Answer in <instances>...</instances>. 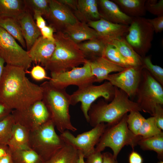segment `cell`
Returning <instances> with one entry per match:
<instances>
[{
  "instance_id": "cell-37",
  "label": "cell",
  "mask_w": 163,
  "mask_h": 163,
  "mask_svg": "<svg viewBox=\"0 0 163 163\" xmlns=\"http://www.w3.org/2000/svg\"><path fill=\"white\" fill-rule=\"evenodd\" d=\"M139 111L134 110L130 111L127 114L126 122L128 128L134 134L137 135L145 118Z\"/></svg>"
},
{
  "instance_id": "cell-50",
  "label": "cell",
  "mask_w": 163,
  "mask_h": 163,
  "mask_svg": "<svg viewBox=\"0 0 163 163\" xmlns=\"http://www.w3.org/2000/svg\"><path fill=\"white\" fill-rule=\"evenodd\" d=\"M11 153L0 157V163H14Z\"/></svg>"
},
{
  "instance_id": "cell-46",
  "label": "cell",
  "mask_w": 163,
  "mask_h": 163,
  "mask_svg": "<svg viewBox=\"0 0 163 163\" xmlns=\"http://www.w3.org/2000/svg\"><path fill=\"white\" fill-rule=\"evenodd\" d=\"M33 19L36 20V24L37 27L40 30L46 26V22L40 14H33Z\"/></svg>"
},
{
  "instance_id": "cell-13",
  "label": "cell",
  "mask_w": 163,
  "mask_h": 163,
  "mask_svg": "<svg viewBox=\"0 0 163 163\" xmlns=\"http://www.w3.org/2000/svg\"><path fill=\"white\" fill-rule=\"evenodd\" d=\"M11 113L15 123L30 132L37 129L50 119L49 112L42 101H37L23 110H13Z\"/></svg>"
},
{
  "instance_id": "cell-48",
  "label": "cell",
  "mask_w": 163,
  "mask_h": 163,
  "mask_svg": "<svg viewBox=\"0 0 163 163\" xmlns=\"http://www.w3.org/2000/svg\"><path fill=\"white\" fill-rule=\"evenodd\" d=\"M12 111L0 102V120L11 114Z\"/></svg>"
},
{
  "instance_id": "cell-5",
  "label": "cell",
  "mask_w": 163,
  "mask_h": 163,
  "mask_svg": "<svg viewBox=\"0 0 163 163\" xmlns=\"http://www.w3.org/2000/svg\"><path fill=\"white\" fill-rule=\"evenodd\" d=\"M127 113L117 122L113 124H107V126L95 147V151L101 152L106 147L110 148L116 159L122 149L129 145L132 149L137 145L142 137L133 133L128 127Z\"/></svg>"
},
{
  "instance_id": "cell-17",
  "label": "cell",
  "mask_w": 163,
  "mask_h": 163,
  "mask_svg": "<svg viewBox=\"0 0 163 163\" xmlns=\"http://www.w3.org/2000/svg\"><path fill=\"white\" fill-rule=\"evenodd\" d=\"M55 48V41L40 37L27 51L32 62L45 66L51 59Z\"/></svg>"
},
{
  "instance_id": "cell-41",
  "label": "cell",
  "mask_w": 163,
  "mask_h": 163,
  "mask_svg": "<svg viewBox=\"0 0 163 163\" xmlns=\"http://www.w3.org/2000/svg\"><path fill=\"white\" fill-rule=\"evenodd\" d=\"M153 27L154 32L161 33L163 30V16H158L153 19H147Z\"/></svg>"
},
{
  "instance_id": "cell-44",
  "label": "cell",
  "mask_w": 163,
  "mask_h": 163,
  "mask_svg": "<svg viewBox=\"0 0 163 163\" xmlns=\"http://www.w3.org/2000/svg\"><path fill=\"white\" fill-rule=\"evenodd\" d=\"M129 163H143L142 157L139 153L133 151L129 157Z\"/></svg>"
},
{
  "instance_id": "cell-42",
  "label": "cell",
  "mask_w": 163,
  "mask_h": 163,
  "mask_svg": "<svg viewBox=\"0 0 163 163\" xmlns=\"http://www.w3.org/2000/svg\"><path fill=\"white\" fill-rule=\"evenodd\" d=\"M85 163H102V154L101 152L95 151L87 158Z\"/></svg>"
},
{
  "instance_id": "cell-45",
  "label": "cell",
  "mask_w": 163,
  "mask_h": 163,
  "mask_svg": "<svg viewBox=\"0 0 163 163\" xmlns=\"http://www.w3.org/2000/svg\"><path fill=\"white\" fill-rule=\"evenodd\" d=\"M71 10H74L76 13L78 12L77 1L74 0H58Z\"/></svg>"
},
{
  "instance_id": "cell-26",
  "label": "cell",
  "mask_w": 163,
  "mask_h": 163,
  "mask_svg": "<svg viewBox=\"0 0 163 163\" xmlns=\"http://www.w3.org/2000/svg\"><path fill=\"white\" fill-rule=\"evenodd\" d=\"M78 17L89 22L98 20L101 18L99 12L98 1L79 0L77 1Z\"/></svg>"
},
{
  "instance_id": "cell-51",
  "label": "cell",
  "mask_w": 163,
  "mask_h": 163,
  "mask_svg": "<svg viewBox=\"0 0 163 163\" xmlns=\"http://www.w3.org/2000/svg\"><path fill=\"white\" fill-rule=\"evenodd\" d=\"M5 63L3 59L0 57V81L3 73Z\"/></svg>"
},
{
  "instance_id": "cell-40",
  "label": "cell",
  "mask_w": 163,
  "mask_h": 163,
  "mask_svg": "<svg viewBox=\"0 0 163 163\" xmlns=\"http://www.w3.org/2000/svg\"><path fill=\"white\" fill-rule=\"evenodd\" d=\"M156 120L157 125L161 130H163V108L162 105L157 104L155 106L153 116Z\"/></svg>"
},
{
  "instance_id": "cell-19",
  "label": "cell",
  "mask_w": 163,
  "mask_h": 163,
  "mask_svg": "<svg viewBox=\"0 0 163 163\" xmlns=\"http://www.w3.org/2000/svg\"><path fill=\"white\" fill-rule=\"evenodd\" d=\"M92 74L96 82L106 80L108 75L113 72H119L125 69L107 60L103 56L97 57L89 60Z\"/></svg>"
},
{
  "instance_id": "cell-3",
  "label": "cell",
  "mask_w": 163,
  "mask_h": 163,
  "mask_svg": "<svg viewBox=\"0 0 163 163\" xmlns=\"http://www.w3.org/2000/svg\"><path fill=\"white\" fill-rule=\"evenodd\" d=\"M43 89L42 100L49 112L50 119L61 133L66 130L75 132L77 129L72 124L69 112L70 95L65 89L52 86L48 82L41 85Z\"/></svg>"
},
{
  "instance_id": "cell-1",
  "label": "cell",
  "mask_w": 163,
  "mask_h": 163,
  "mask_svg": "<svg viewBox=\"0 0 163 163\" xmlns=\"http://www.w3.org/2000/svg\"><path fill=\"white\" fill-rule=\"evenodd\" d=\"M43 89L31 82L22 68L5 66L0 81V102L9 109L21 110L42 101Z\"/></svg>"
},
{
  "instance_id": "cell-43",
  "label": "cell",
  "mask_w": 163,
  "mask_h": 163,
  "mask_svg": "<svg viewBox=\"0 0 163 163\" xmlns=\"http://www.w3.org/2000/svg\"><path fill=\"white\" fill-rule=\"evenodd\" d=\"M41 36L44 38L55 41L53 32L54 29L50 26H46L40 29Z\"/></svg>"
},
{
  "instance_id": "cell-8",
  "label": "cell",
  "mask_w": 163,
  "mask_h": 163,
  "mask_svg": "<svg viewBox=\"0 0 163 163\" xmlns=\"http://www.w3.org/2000/svg\"><path fill=\"white\" fill-rule=\"evenodd\" d=\"M115 92V87L108 81L98 85L89 84L78 89L70 95V104L75 105L81 103V109L84 116L88 122V112L93 102L101 97L105 101H111Z\"/></svg>"
},
{
  "instance_id": "cell-53",
  "label": "cell",
  "mask_w": 163,
  "mask_h": 163,
  "mask_svg": "<svg viewBox=\"0 0 163 163\" xmlns=\"http://www.w3.org/2000/svg\"><path fill=\"white\" fill-rule=\"evenodd\" d=\"M157 163H163V161L162 160H160V161Z\"/></svg>"
},
{
  "instance_id": "cell-49",
  "label": "cell",
  "mask_w": 163,
  "mask_h": 163,
  "mask_svg": "<svg viewBox=\"0 0 163 163\" xmlns=\"http://www.w3.org/2000/svg\"><path fill=\"white\" fill-rule=\"evenodd\" d=\"M11 153V151L7 145H0V157Z\"/></svg>"
},
{
  "instance_id": "cell-23",
  "label": "cell",
  "mask_w": 163,
  "mask_h": 163,
  "mask_svg": "<svg viewBox=\"0 0 163 163\" xmlns=\"http://www.w3.org/2000/svg\"><path fill=\"white\" fill-rule=\"evenodd\" d=\"M30 132L25 127L15 123L7 144L11 151L31 149L29 144Z\"/></svg>"
},
{
  "instance_id": "cell-27",
  "label": "cell",
  "mask_w": 163,
  "mask_h": 163,
  "mask_svg": "<svg viewBox=\"0 0 163 163\" xmlns=\"http://www.w3.org/2000/svg\"><path fill=\"white\" fill-rule=\"evenodd\" d=\"M78 151L66 144L45 163H78Z\"/></svg>"
},
{
  "instance_id": "cell-18",
  "label": "cell",
  "mask_w": 163,
  "mask_h": 163,
  "mask_svg": "<svg viewBox=\"0 0 163 163\" xmlns=\"http://www.w3.org/2000/svg\"><path fill=\"white\" fill-rule=\"evenodd\" d=\"M98 7L101 18L113 23L129 26L133 18L122 12L112 0L98 1Z\"/></svg>"
},
{
  "instance_id": "cell-38",
  "label": "cell",
  "mask_w": 163,
  "mask_h": 163,
  "mask_svg": "<svg viewBox=\"0 0 163 163\" xmlns=\"http://www.w3.org/2000/svg\"><path fill=\"white\" fill-rule=\"evenodd\" d=\"M146 11L158 16H163V0H147L145 3Z\"/></svg>"
},
{
  "instance_id": "cell-7",
  "label": "cell",
  "mask_w": 163,
  "mask_h": 163,
  "mask_svg": "<svg viewBox=\"0 0 163 163\" xmlns=\"http://www.w3.org/2000/svg\"><path fill=\"white\" fill-rule=\"evenodd\" d=\"M135 96L136 97V102L142 111L153 116L156 105L163 104V86L143 68L141 79Z\"/></svg>"
},
{
  "instance_id": "cell-15",
  "label": "cell",
  "mask_w": 163,
  "mask_h": 163,
  "mask_svg": "<svg viewBox=\"0 0 163 163\" xmlns=\"http://www.w3.org/2000/svg\"><path fill=\"white\" fill-rule=\"evenodd\" d=\"M49 6L46 18L54 30L62 31L66 27L79 21L72 11L58 0H50Z\"/></svg>"
},
{
  "instance_id": "cell-2",
  "label": "cell",
  "mask_w": 163,
  "mask_h": 163,
  "mask_svg": "<svg viewBox=\"0 0 163 163\" xmlns=\"http://www.w3.org/2000/svg\"><path fill=\"white\" fill-rule=\"evenodd\" d=\"M115 88L114 95L110 103L101 100L91 105L88 112V123L91 126L105 122L113 124L131 111H142L137 104L131 100L126 93L116 87Z\"/></svg>"
},
{
  "instance_id": "cell-14",
  "label": "cell",
  "mask_w": 163,
  "mask_h": 163,
  "mask_svg": "<svg viewBox=\"0 0 163 163\" xmlns=\"http://www.w3.org/2000/svg\"><path fill=\"white\" fill-rule=\"evenodd\" d=\"M142 69V66L126 68L120 72L109 75L106 80L130 98L135 96L141 79Z\"/></svg>"
},
{
  "instance_id": "cell-16",
  "label": "cell",
  "mask_w": 163,
  "mask_h": 163,
  "mask_svg": "<svg viewBox=\"0 0 163 163\" xmlns=\"http://www.w3.org/2000/svg\"><path fill=\"white\" fill-rule=\"evenodd\" d=\"M87 24L96 31L98 38L105 43L124 37L127 34L129 27V25L113 23L103 18L89 21Z\"/></svg>"
},
{
  "instance_id": "cell-20",
  "label": "cell",
  "mask_w": 163,
  "mask_h": 163,
  "mask_svg": "<svg viewBox=\"0 0 163 163\" xmlns=\"http://www.w3.org/2000/svg\"><path fill=\"white\" fill-rule=\"evenodd\" d=\"M18 21L28 51L35 41L41 36L40 30L37 26L30 11L27 8Z\"/></svg>"
},
{
  "instance_id": "cell-6",
  "label": "cell",
  "mask_w": 163,
  "mask_h": 163,
  "mask_svg": "<svg viewBox=\"0 0 163 163\" xmlns=\"http://www.w3.org/2000/svg\"><path fill=\"white\" fill-rule=\"evenodd\" d=\"M65 144L60 135L56 133L55 127L50 119L37 129L30 132V147L45 162Z\"/></svg>"
},
{
  "instance_id": "cell-29",
  "label": "cell",
  "mask_w": 163,
  "mask_h": 163,
  "mask_svg": "<svg viewBox=\"0 0 163 163\" xmlns=\"http://www.w3.org/2000/svg\"><path fill=\"white\" fill-rule=\"evenodd\" d=\"M106 43L99 38L88 40L84 43H78V46L86 57L92 59L102 56Z\"/></svg>"
},
{
  "instance_id": "cell-10",
  "label": "cell",
  "mask_w": 163,
  "mask_h": 163,
  "mask_svg": "<svg viewBox=\"0 0 163 163\" xmlns=\"http://www.w3.org/2000/svg\"><path fill=\"white\" fill-rule=\"evenodd\" d=\"M0 57L6 65L23 68L25 71L31 67L32 62L27 51L15 39L0 27Z\"/></svg>"
},
{
  "instance_id": "cell-39",
  "label": "cell",
  "mask_w": 163,
  "mask_h": 163,
  "mask_svg": "<svg viewBox=\"0 0 163 163\" xmlns=\"http://www.w3.org/2000/svg\"><path fill=\"white\" fill-rule=\"evenodd\" d=\"M30 74L32 78L37 81H42L48 78L45 69L38 65L35 66L32 68Z\"/></svg>"
},
{
  "instance_id": "cell-25",
  "label": "cell",
  "mask_w": 163,
  "mask_h": 163,
  "mask_svg": "<svg viewBox=\"0 0 163 163\" xmlns=\"http://www.w3.org/2000/svg\"><path fill=\"white\" fill-rule=\"evenodd\" d=\"M125 14L132 18L145 15L146 0H113Z\"/></svg>"
},
{
  "instance_id": "cell-30",
  "label": "cell",
  "mask_w": 163,
  "mask_h": 163,
  "mask_svg": "<svg viewBox=\"0 0 163 163\" xmlns=\"http://www.w3.org/2000/svg\"><path fill=\"white\" fill-rule=\"evenodd\" d=\"M0 27L5 30L17 40L23 47H26V43L18 20L10 18H0Z\"/></svg>"
},
{
  "instance_id": "cell-32",
  "label": "cell",
  "mask_w": 163,
  "mask_h": 163,
  "mask_svg": "<svg viewBox=\"0 0 163 163\" xmlns=\"http://www.w3.org/2000/svg\"><path fill=\"white\" fill-rule=\"evenodd\" d=\"M162 132L158 126L155 117L151 116L145 119L137 135L145 139L158 135Z\"/></svg>"
},
{
  "instance_id": "cell-54",
  "label": "cell",
  "mask_w": 163,
  "mask_h": 163,
  "mask_svg": "<svg viewBox=\"0 0 163 163\" xmlns=\"http://www.w3.org/2000/svg\"><path fill=\"white\" fill-rule=\"evenodd\" d=\"M117 163H118V162H117Z\"/></svg>"
},
{
  "instance_id": "cell-33",
  "label": "cell",
  "mask_w": 163,
  "mask_h": 163,
  "mask_svg": "<svg viewBox=\"0 0 163 163\" xmlns=\"http://www.w3.org/2000/svg\"><path fill=\"white\" fill-rule=\"evenodd\" d=\"M102 56L111 62L124 68L131 67L114 45L106 43Z\"/></svg>"
},
{
  "instance_id": "cell-22",
  "label": "cell",
  "mask_w": 163,
  "mask_h": 163,
  "mask_svg": "<svg viewBox=\"0 0 163 163\" xmlns=\"http://www.w3.org/2000/svg\"><path fill=\"white\" fill-rule=\"evenodd\" d=\"M107 43L115 46L130 66H142V57L135 51L124 37L112 40Z\"/></svg>"
},
{
  "instance_id": "cell-9",
  "label": "cell",
  "mask_w": 163,
  "mask_h": 163,
  "mask_svg": "<svg viewBox=\"0 0 163 163\" xmlns=\"http://www.w3.org/2000/svg\"><path fill=\"white\" fill-rule=\"evenodd\" d=\"M154 33L147 19L143 17L133 18L125 38L142 57L145 56L151 48Z\"/></svg>"
},
{
  "instance_id": "cell-31",
  "label": "cell",
  "mask_w": 163,
  "mask_h": 163,
  "mask_svg": "<svg viewBox=\"0 0 163 163\" xmlns=\"http://www.w3.org/2000/svg\"><path fill=\"white\" fill-rule=\"evenodd\" d=\"M11 151L14 163H45L41 157L31 149Z\"/></svg>"
},
{
  "instance_id": "cell-34",
  "label": "cell",
  "mask_w": 163,
  "mask_h": 163,
  "mask_svg": "<svg viewBox=\"0 0 163 163\" xmlns=\"http://www.w3.org/2000/svg\"><path fill=\"white\" fill-rule=\"evenodd\" d=\"M14 124L11 113L0 120V145H7Z\"/></svg>"
},
{
  "instance_id": "cell-11",
  "label": "cell",
  "mask_w": 163,
  "mask_h": 163,
  "mask_svg": "<svg viewBox=\"0 0 163 163\" xmlns=\"http://www.w3.org/2000/svg\"><path fill=\"white\" fill-rule=\"evenodd\" d=\"M49 82L55 88L65 89L71 85L81 87L96 82V80L91 74L89 61L88 60L81 67H75L64 72H51Z\"/></svg>"
},
{
  "instance_id": "cell-35",
  "label": "cell",
  "mask_w": 163,
  "mask_h": 163,
  "mask_svg": "<svg viewBox=\"0 0 163 163\" xmlns=\"http://www.w3.org/2000/svg\"><path fill=\"white\" fill-rule=\"evenodd\" d=\"M142 66L152 76L163 86V69L153 64L150 56L142 57Z\"/></svg>"
},
{
  "instance_id": "cell-24",
  "label": "cell",
  "mask_w": 163,
  "mask_h": 163,
  "mask_svg": "<svg viewBox=\"0 0 163 163\" xmlns=\"http://www.w3.org/2000/svg\"><path fill=\"white\" fill-rule=\"evenodd\" d=\"M27 9L24 0H0V18L18 21Z\"/></svg>"
},
{
  "instance_id": "cell-12",
  "label": "cell",
  "mask_w": 163,
  "mask_h": 163,
  "mask_svg": "<svg viewBox=\"0 0 163 163\" xmlns=\"http://www.w3.org/2000/svg\"><path fill=\"white\" fill-rule=\"evenodd\" d=\"M106 126L107 124L102 123L76 136L67 130L61 133L60 136L65 143L82 152L84 158H86L95 151V146Z\"/></svg>"
},
{
  "instance_id": "cell-4",
  "label": "cell",
  "mask_w": 163,
  "mask_h": 163,
  "mask_svg": "<svg viewBox=\"0 0 163 163\" xmlns=\"http://www.w3.org/2000/svg\"><path fill=\"white\" fill-rule=\"evenodd\" d=\"M55 48L50 60L45 66L51 72L71 70L85 63L88 60L75 43L62 31L54 34Z\"/></svg>"
},
{
  "instance_id": "cell-52",
  "label": "cell",
  "mask_w": 163,
  "mask_h": 163,
  "mask_svg": "<svg viewBox=\"0 0 163 163\" xmlns=\"http://www.w3.org/2000/svg\"><path fill=\"white\" fill-rule=\"evenodd\" d=\"M79 158L78 163H85L84 160V156L83 154L80 151H78Z\"/></svg>"
},
{
  "instance_id": "cell-36",
  "label": "cell",
  "mask_w": 163,
  "mask_h": 163,
  "mask_svg": "<svg viewBox=\"0 0 163 163\" xmlns=\"http://www.w3.org/2000/svg\"><path fill=\"white\" fill-rule=\"evenodd\" d=\"M27 8L33 12L44 16L46 18L50 11V0H24Z\"/></svg>"
},
{
  "instance_id": "cell-47",
  "label": "cell",
  "mask_w": 163,
  "mask_h": 163,
  "mask_svg": "<svg viewBox=\"0 0 163 163\" xmlns=\"http://www.w3.org/2000/svg\"><path fill=\"white\" fill-rule=\"evenodd\" d=\"M102 163H117L116 159L114 158L113 155L109 152H105L102 154Z\"/></svg>"
},
{
  "instance_id": "cell-28",
  "label": "cell",
  "mask_w": 163,
  "mask_h": 163,
  "mask_svg": "<svg viewBox=\"0 0 163 163\" xmlns=\"http://www.w3.org/2000/svg\"><path fill=\"white\" fill-rule=\"evenodd\" d=\"M143 150L153 151L157 155L160 160L163 158V132L152 137L147 138H142L138 143Z\"/></svg>"
},
{
  "instance_id": "cell-21",
  "label": "cell",
  "mask_w": 163,
  "mask_h": 163,
  "mask_svg": "<svg viewBox=\"0 0 163 163\" xmlns=\"http://www.w3.org/2000/svg\"><path fill=\"white\" fill-rule=\"evenodd\" d=\"M62 31L77 44L83 41L98 38L94 30L85 22L79 21L66 27Z\"/></svg>"
}]
</instances>
